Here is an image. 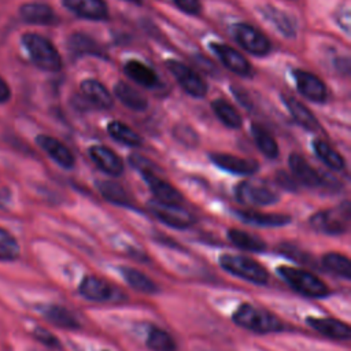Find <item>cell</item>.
<instances>
[{
    "label": "cell",
    "mask_w": 351,
    "mask_h": 351,
    "mask_svg": "<svg viewBox=\"0 0 351 351\" xmlns=\"http://www.w3.org/2000/svg\"><path fill=\"white\" fill-rule=\"evenodd\" d=\"M232 319L240 328L254 333H274L284 328L282 321L276 314L251 303H241L233 311Z\"/></svg>",
    "instance_id": "cell-1"
},
{
    "label": "cell",
    "mask_w": 351,
    "mask_h": 351,
    "mask_svg": "<svg viewBox=\"0 0 351 351\" xmlns=\"http://www.w3.org/2000/svg\"><path fill=\"white\" fill-rule=\"evenodd\" d=\"M277 274L288 284L289 288L304 298L321 299L329 295L328 285L318 276L304 269L282 265L277 267Z\"/></svg>",
    "instance_id": "cell-2"
},
{
    "label": "cell",
    "mask_w": 351,
    "mask_h": 351,
    "mask_svg": "<svg viewBox=\"0 0 351 351\" xmlns=\"http://www.w3.org/2000/svg\"><path fill=\"white\" fill-rule=\"evenodd\" d=\"M22 44L26 48L32 62L41 70L58 71L62 67V58L55 45L41 34L25 33Z\"/></svg>",
    "instance_id": "cell-3"
},
{
    "label": "cell",
    "mask_w": 351,
    "mask_h": 351,
    "mask_svg": "<svg viewBox=\"0 0 351 351\" xmlns=\"http://www.w3.org/2000/svg\"><path fill=\"white\" fill-rule=\"evenodd\" d=\"M218 262H219V266L225 271H228L232 276H236L239 278H243L248 282L263 285L269 280L267 270L251 258H247L243 255L222 254L219 256Z\"/></svg>",
    "instance_id": "cell-4"
},
{
    "label": "cell",
    "mask_w": 351,
    "mask_h": 351,
    "mask_svg": "<svg viewBox=\"0 0 351 351\" xmlns=\"http://www.w3.org/2000/svg\"><path fill=\"white\" fill-rule=\"evenodd\" d=\"M348 219L350 208L346 203L343 207L315 213L310 218V225L317 232L325 234H341L348 228Z\"/></svg>",
    "instance_id": "cell-5"
},
{
    "label": "cell",
    "mask_w": 351,
    "mask_h": 351,
    "mask_svg": "<svg viewBox=\"0 0 351 351\" xmlns=\"http://www.w3.org/2000/svg\"><path fill=\"white\" fill-rule=\"evenodd\" d=\"M151 213L165 225L176 229H186L195 223V217L178 204H166L158 200L149 202Z\"/></svg>",
    "instance_id": "cell-6"
},
{
    "label": "cell",
    "mask_w": 351,
    "mask_h": 351,
    "mask_svg": "<svg viewBox=\"0 0 351 351\" xmlns=\"http://www.w3.org/2000/svg\"><path fill=\"white\" fill-rule=\"evenodd\" d=\"M166 67L188 95L193 97H203L206 95L207 84L192 69L178 60H167Z\"/></svg>",
    "instance_id": "cell-7"
},
{
    "label": "cell",
    "mask_w": 351,
    "mask_h": 351,
    "mask_svg": "<svg viewBox=\"0 0 351 351\" xmlns=\"http://www.w3.org/2000/svg\"><path fill=\"white\" fill-rule=\"evenodd\" d=\"M233 36L234 40L241 45V48L256 56H263L269 53L271 48L270 41L258 29L247 23L234 25Z\"/></svg>",
    "instance_id": "cell-8"
},
{
    "label": "cell",
    "mask_w": 351,
    "mask_h": 351,
    "mask_svg": "<svg viewBox=\"0 0 351 351\" xmlns=\"http://www.w3.org/2000/svg\"><path fill=\"white\" fill-rule=\"evenodd\" d=\"M236 197L244 204L269 206L278 200V195L262 182L244 181L236 188Z\"/></svg>",
    "instance_id": "cell-9"
},
{
    "label": "cell",
    "mask_w": 351,
    "mask_h": 351,
    "mask_svg": "<svg viewBox=\"0 0 351 351\" xmlns=\"http://www.w3.org/2000/svg\"><path fill=\"white\" fill-rule=\"evenodd\" d=\"M293 77L298 90L308 100L315 103H324L328 96V90L321 78L315 74L304 70H295Z\"/></svg>",
    "instance_id": "cell-10"
},
{
    "label": "cell",
    "mask_w": 351,
    "mask_h": 351,
    "mask_svg": "<svg viewBox=\"0 0 351 351\" xmlns=\"http://www.w3.org/2000/svg\"><path fill=\"white\" fill-rule=\"evenodd\" d=\"M78 292L84 299L92 302H110L115 296V288L97 276H86L78 287Z\"/></svg>",
    "instance_id": "cell-11"
},
{
    "label": "cell",
    "mask_w": 351,
    "mask_h": 351,
    "mask_svg": "<svg viewBox=\"0 0 351 351\" xmlns=\"http://www.w3.org/2000/svg\"><path fill=\"white\" fill-rule=\"evenodd\" d=\"M210 48L226 69L237 75H250L251 64L239 51L221 43H211Z\"/></svg>",
    "instance_id": "cell-12"
},
{
    "label": "cell",
    "mask_w": 351,
    "mask_h": 351,
    "mask_svg": "<svg viewBox=\"0 0 351 351\" xmlns=\"http://www.w3.org/2000/svg\"><path fill=\"white\" fill-rule=\"evenodd\" d=\"M306 324L315 332L333 340H348L351 337V328L348 324L335 318L308 317Z\"/></svg>",
    "instance_id": "cell-13"
},
{
    "label": "cell",
    "mask_w": 351,
    "mask_h": 351,
    "mask_svg": "<svg viewBox=\"0 0 351 351\" xmlns=\"http://www.w3.org/2000/svg\"><path fill=\"white\" fill-rule=\"evenodd\" d=\"M36 143L37 145L47 152L59 166L64 167V169H71L75 165V159L73 152L59 140H56L55 137L47 136V134H38L36 137Z\"/></svg>",
    "instance_id": "cell-14"
},
{
    "label": "cell",
    "mask_w": 351,
    "mask_h": 351,
    "mask_svg": "<svg viewBox=\"0 0 351 351\" xmlns=\"http://www.w3.org/2000/svg\"><path fill=\"white\" fill-rule=\"evenodd\" d=\"M141 176L147 182L148 188L151 189V192L154 193L155 200L166 204L181 206V203L184 202V196L171 184H169L167 181H163L155 173H143Z\"/></svg>",
    "instance_id": "cell-15"
},
{
    "label": "cell",
    "mask_w": 351,
    "mask_h": 351,
    "mask_svg": "<svg viewBox=\"0 0 351 351\" xmlns=\"http://www.w3.org/2000/svg\"><path fill=\"white\" fill-rule=\"evenodd\" d=\"M210 160L217 165L218 167L233 173V174H241V176H250L254 174L258 170V163L251 159L239 158L230 154H222V152H211Z\"/></svg>",
    "instance_id": "cell-16"
},
{
    "label": "cell",
    "mask_w": 351,
    "mask_h": 351,
    "mask_svg": "<svg viewBox=\"0 0 351 351\" xmlns=\"http://www.w3.org/2000/svg\"><path fill=\"white\" fill-rule=\"evenodd\" d=\"M89 156L92 162L104 173L110 176H121L123 165L121 158L110 148L104 145H93L89 148Z\"/></svg>",
    "instance_id": "cell-17"
},
{
    "label": "cell",
    "mask_w": 351,
    "mask_h": 351,
    "mask_svg": "<svg viewBox=\"0 0 351 351\" xmlns=\"http://www.w3.org/2000/svg\"><path fill=\"white\" fill-rule=\"evenodd\" d=\"M63 5L73 14L86 19H106L108 8L104 0H63Z\"/></svg>",
    "instance_id": "cell-18"
},
{
    "label": "cell",
    "mask_w": 351,
    "mask_h": 351,
    "mask_svg": "<svg viewBox=\"0 0 351 351\" xmlns=\"http://www.w3.org/2000/svg\"><path fill=\"white\" fill-rule=\"evenodd\" d=\"M289 167L292 170L293 177L298 180V182L310 186V188H318L325 184L324 178L315 171L314 167H311L306 159L300 154H291L289 155Z\"/></svg>",
    "instance_id": "cell-19"
},
{
    "label": "cell",
    "mask_w": 351,
    "mask_h": 351,
    "mask_svg": "<svg viewBox=\"0 0 351 351\" xmlns=\"http://www.w3.org/2000/svg\"><path fill=\"white\" fill-rule=\"evenodd\" d=\"M21 18L33 25H52L56 22V15L48 4L27 3L19 8Z\"/></svg>",
    "instance_id": "cell-20"
},
{
    "label": "cell",
    "mask_w": 351,
    "mask_h": 351,
    "mask_svg": "<svg viewBox=\"0 0 351 351\" xmlns=\"http://www.w3.org/2000/svg\"><path fill=\"white\" fill-rule=\"evenodd\" d=\"M81 92L84 97L100 108H111L112 107V97L107 88L96 81V80H84L81 82Z\"/></svg>",
    "instance_id": "cell-21"
},
{
    "label": "cell",
    "mask_w": 351,
    "mask_h": 351,
    "mask_svg": "<svg viewBox=\"0 0 351 351\" xmlns=\"http://www.w3.org/2000/svg\"><path fill=\"white\" fill-rule=\"evenodd\" d=\"M236 214L247 223L255 225V226H284L291 222V217L285 214H267V213H259L252 210H237Z\"/></svg>",
    "instance_id": "cell-22"
},
{
    "label": "cell",
    "mask_w": 351,
    "mask_h": 351,
    "mask_svg": "<svg viewBox=\"0 0 351 351\" xmlns=\"http://www.w3.org/2000/svg\"><path fill=\"white\" fill-rule=\"evenodd\" d=\"M123 70L130 80L144 88H155L159 85V78L156 73L143 62L129 60L125 63Z\"/></svg>",
    "instance_id": "cell-23"
},
{
    "label": "cell",
    "mask_w": 351,
    "mask_h": 351,
    "mask_svg": "<svg viewBox=\"0 0 351 351\" xmlns=\"http://www.w3.org/2000/svg\"><path fill=\"white\" fill-rule=\"evenodd\" d=\"M284 103H285L289 114L292 115V118L300 126H303L304 129L311 130V132H315L319 129V122L317 121L314 114L299 100H296L295 97H291V96H285Z\"/></svg>",
    "instance_id": "cell-24"
},
{
    "label": "cell",
    "mask_w": 351,
    "mask_h": 351,
    "mask_svg": "<svg viewBox=\"0 0 351 351\" xmlns=\"http://www.w3.org/2000/svg\"><path fill=\"white\" fill-rule=\"evenodd\" d=\"M119 271H121L123 280L129 284V287H132L137 292L152 295L159 291L158 285L147 274H144L143 271H140L132 266H122L119 269Z\"/></svg>",
    "instance_id": "cell-25"
},
{
    "label": "cell",
    "mask_w": 351,
    "mask_h": 351,
    "mask_svg": "<svg viewBox=\"0 0 351 351\" xmlns=\"http://www.w3.org/2000/svg\"><path fill=\"white\" fill-rule=\"evenodd\" d=\"M44 317L56 326L64 329H77L80 328V321L77 315L69 308L59 304H48L43 308Z\"/></svg>",
    "instance_id": "cell-26"
},
{
    "label": "cell",
    "mask_w": 351,
    "mask_h": 351,
    "mask_svg": "<svg viewBox=\"0 0 351 351\" xmlns=\"http://www.w3.org/2000/svg\"><path fill=\"white\" fill-rule=\"evenodd\" d=\"M114 93L115 96L123 103L130 110L134 111H143L147 108L148 101L144 95H141L138 90H136L133 86H130L126 82H118L114 86Z\"/></svg>",
    "instance_id": "cell-27"
},
{
    "label": "cell",
    "mask_w": 351,
    "mask_h": 351,
    "mask_svg": "<svg viewBox=\"0 0 351 351\" xmlns=\"http://www.w3.org/2000/svg\"><path fill=\"white\" fill-rule=\"evenodd\" d=\"M228 239L229 241L236 245L240 250L250 251V252H262L266 250V243L248 232L240 230V229H229L228 230Z\"/></svg>",
    "instance_id": "cell-28"
},
{
    "label": "cell",
    "mask_w": 351,
    "mask_h": 351,
    "mask_svg": "<svg viewBox=\"0 0 351 351\" xmlns=\"http://www.w3.org/2000/svg\"><path fill=\"white\" fill-rule=\"evenodd\" d=\"M262 14L265 15V18H267L276 27L277 30L285 36V37H289V38H293L296 36V26H295V22L292 21V18L285 14L284 11L276 8V7H271V5H266L263 10H262Z\"/></svg>",
    "instance_id": "cell-29"
},
{
    "label": "cell",
    "mask_w": 351,
    "mask_h": 351,
    "mask_svg": "<svg viewBox=\"0 0 351 351\" xmlns=\"http://www.w3.org/2000/svg\"><path fill=\"white\" fill-rule=\"evenodd\" d=\"M67 48L74 56H82V55L100 56L101 55L100 47L93 41V38H90L84 33L71 34L67 40Z\"/></svg>",
    "instance_id": "cell-30"
},
{
    "label": "cell",
    "mask_w": 351,
    "mask_h": 351,
    "mask_svg": "<svg viewBox=\"0 0 351 351\" xmlns=\"http://www.w3.org/2000/svg\"><path fill=\"white\" fill-rule=\"evenodd\" d=\"M211 107L217 115V118L223 123L226 125L228 128H232V129H237L241 126L243 123V119L239 114V111L230 104L228 103L226 100L223 99H217L211 103Z\"/></svg>",
    "instance_id": "cell-31"
},
{
    "label": "cell",
    "mask_w": 351,
    "mask_h": 351,
    "mask_svg": "<svg viewBox=\"0 0 351 351\" xmlns=\"http://www.w3.org/2000/svg\"><path fill=\"white\" fill-rule=\"evenodd\" d=\"M107 132L111 134V137L125 145L129 147H138L143 143V138L137 132H134L132 128H129L126 123L119 121H112L107 126Z\"/></svg>",
    "instance_id": "cell-32"
},
{
    "label": "cell",
    "mask_w": 351,
    "mask_h": 351,
    "mask_svg": "<svg viewBox=\"0 0 351 351\" xmlns=\"http://www.w3.org/2000/svg\"><path fill=\"white\" fill-rule=\"evenodd\" d=\"M313 148H314L315 155L328 167H330L333 170H343L344 169L346 163H344L343 156L336 149H333L326 141H324V140H314Z\"/></svg>",
    "instance_id": "cell-33"
},
{
    "label": "cell",
    "mask_w": 351,
    "mask_h": 351,
    "mask_svg": "<svg viewBox=\"0 0 351 351\" xmlns=\"http://www.w3.org/2000/svg\"><path fill=\"white\" fill-rule=\"evenodd\" d=\"M96 186L99 189V192L101 193V196L111 202L112 204H118V206H130V197L128 196L126 191L114 181H97Z\"/></svg>",
    "instance_id": "cell-34"
},
{
    "label": "cell",
    "mask_w": 351,
    "mask_h": 351,
    "mask_svg": "<svg viewBox=\"0 0 351 351\" xmlns=\"http://www.w3.org/2000/svg\"><path fill=\"white\" fill-rule=\"evenodd\" d=\"M322 266L346 280L351 278V262L346 255H341L339 252H328L322 256Z\"/></svg>",
    "instance_id": "cell-35"
},
{
    "label": "cell",
    "mask_w": 351,
    "mask_h": 351,
    "mask_svg": "<svg viewBox=\"0 0 351 351\" xmlns=\"http://www.w3.org/2000/svg\"><path fill=\"white\" fill-rule=\"evenodd\" d=\"M251 133L255 140V144L258 145V148L261 149V152L263 155H266L270 159H273L278 155V145H277L276 140L273 138V136L265 128L254 123L251 126Z\"/></svg>",
    "instance_id": "cell-36"
},
{
    "label": "cell",
    "mask_w": 351,
    "mask_h": 351,
    "mask_svg": "<svg viewBox=\"0 0 351 351\" xmlns=\"http://www.w3.org/2000/svg\"><path fill=\"white\" fill-rule=\"evenodd\" d=\"M147 347L151 351H176L177 344L170 333L160 328H151L147 336Z\"/></svg>",
    "instance_id": "cell-37"
},
{
    "label": "cell",
    "mask_w": 351,
    "mask_h": 351,
    "mask_svg": "<svg viewBox=\"0 0 351 351\" xmlns=\"http://www.w3.org/2000/svg\"><path fill=\"white\" fill-rule=\"evenodd\" d=\"M19 255L16 239L5 229L0 228V261H12Z\"/></svg>",
    "instance_id": "cell-38"
},
{
    "label": "cell",
    "mask_w": 351,
    "mask_h": 351,
    "mask_svg": "<svg viewBox=\"0 0 351 351\" xmlns=\"http://www.w3.org/2000/svg\"><path fill=\"white\" fill-rule=\"evenodd\" d=\"M129 163L141 174L143 173H155L156 166L154 163H151L147 158L138 155V154H132L129 155Z\"/></svg>",
    "instance_id": "cell-39"
},
{
    "label": "cell",
    "mask_w": 351,
    "mask_h": 351,
    "mask_svg": "<svg viewBox=\"0 0 351 351\" xmlns=\"http://www.w3.org/2000/svg\"><path fill=\"white\" fill-rule=\"evenodd\" d=\"M34 336L40 343L45 344L47 347H52V348L60 347V343H59L58 337L53 333H51L49 330L44 329V328H36L34 329Z\"/></svg>",
    "instance_id": "cell-40"
},
{
    "label": "cell",
    "mask_w": 351,
    "mask_h": 351,
    "mask_svg": "<svg viewBox=\"0 0 351 351\" xmlns=\"http://www.w3.org/2000/svg\"><path fill=\"white\" fill-rule=\"evenodd\" d=\"M176 3V5L191 15H196L200 12V3L199 0H173Z\"/></svg>",
    "instance_id": "cell-41"
},
{
    "label": "cell",
    "mask_w": 351,
    "mask_h": 351,
    "mask_svg": "<svg viewBox=\"0 0 351 351\" xmlns=\"http://www.w3.org/2000/svg\"><path fill=\"white\" fill-rule=\"evenodd\" d=\"M277 182L282 186V188H287V189H291V191H295L296 189V184H295V181H292L285 173H282V171H280L278 174H277Z\"/></svg>",
    "instance_id": "cell-42"
},
{
    "label": "cell",
    "mask_w": 351,
    "mask_h": 351,
    "mask_svg": "<svg viewBox=\"0 0 351 351\" xmlns=\"http://www.w3.org/2000/svg\"><path fill=\"white\" fill-rule=\"evenodd\" d=\"M11 96V90H10V86L8 84L0 77V103H5L8 101Z\"/></svg>",
    "instance_id": "cell-43"
},
{
    "label": "cell",
    "mask_w": 351,
    "mask_h": 351,
    "mask_svg": "<svg viewBox=\"0 0 351 351\" xmlns=\"http://www.w3.org/2000/svg\"><path fill=\"white\" fill-rule=\"evenodd\" d=\"M232 90H233V95L237 97V100H239L244 107H247V108H250V107H251L250 100L247 99V95H245V92H244L243 89L236 88V86H232Z\"/></svg>",
    "instance_id": "cell-44"
},
{
    "label": "cell",
    "mask_w": 351,
    "mask_h": 351,
    "mask_svg": "<svg viewBox=\"0 0 351 351\" xmlns=\"http://www.w3.org/2000/svg\"><path fill=\"white\" fill-rule=\"evenodd\" d=\"M125 1H129V3H134V4H141L143 0H125Z\"/></svg>",
    "instance_id": "cell-45"
},
{
    "label": "cell",
    "mask_w": 351,
    "mask_h": 351,
    "mask_svg": "<svg viewBox=\"0 0 351 351\" xmlns=\"http://www.w3.org/2000/svg\"><path fill=\"white\" fill-rule=\"evenodd\" d=\"M104 351H107V350H104Z\"/></svg>",
    "instance_id": "cell-46"
}]
</instances>
